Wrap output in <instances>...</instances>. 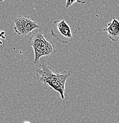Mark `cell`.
Returning <instances> with one entry per match:
<instances>
[{
  "instance_id": "obj_2",
  "label": "cell",
  "mask_w": 119,
  "mask_h": 123,
  "mask_svg": "<svg viewBox=\"0 0 119 123\" xmlns=\"http://www.w3.org/2000/svg\"><path fill=\"white\" fill-rule=\"evenodd\" d=\"M30 46L34 50V63H38L40 59L43 56H48L56 53V50L52 42L48 41L40 30H37L30 39Z\"/></svg>"
},
{
  "instance_id": "obj_7",
  "label": "cell",
  "mask_w": 119,
  "mask_h": 123,
  "mask_svg": "<svg viewBox=\"0 0 119 123\" xmlns=\"http://www.w3.org/2000/svg\"><path fill=\"white\" fill-rule=\"evenodd\" d=\"M23 123H31V122H30L29 121H25Z\"/></svg>"
},
{
  "instance_id": "obj_6",
  "label": "cell",
  "mask_w": 119,
  "mask_h": 123,
  "mask_svg": "<svg viewBox=\"0 0 119 123\" xmlns=\"http://www.w3.org/2000/svg\"><path fill=\"white\" fill-rule=\"evenodd\" d=\"M75 2H78V3H81V4H84L85 3V1H71V0H69V1H66V6H65V7L66 8H69L71 7L72 5L74 3H75Z\"/></svg>"
},
{
  "instance_id": "obj_4",
  "label": "cell",
  "mask_w": 119,
  "mask_h": 123,
  "mask_svg": "<svg viewBox=\"0 0 119 123\" xmlns=\"http://www.w3.org/2000/svg\"><path fill=\"white\" fill-rule=\"evenodd\" d=\"M14 30L19 35L25 36L33 30L36 29H41L38 23L32 20L27 16H19L14 20Z\"/></svg>"
},
{
  "instance_id": "obj_1",
  "label": "cell",
  "mask_w": 119,
  "mask_h": 123,
  "mask_svg": "<svg viewBox=\"0 0 119 123\" xmlns=\"http://www.w3.org/2000/svg\"><path fill=\"white\" fill-rule=\"evenodd\" d=\"M35 72L40 82L48 85L50 89L59 93L62 99H65V84L71 75L69 71L54 73L50 66L43 63L40 65V68L37 69Z\"/></svg>"
},
{
  "instance_id": "obj_3",
  "label": "cell",
  "mask_w": 119,
  "mask_h": 123,
  "mask_svg": "<svg viewBox=\"0 0 119 123\" xmlns=\"http://www.w3.org/2000/svg\"><path fill=\"white\" fill-rule=\"evenodd\" d=\"M52 36L62 44H68L72 39L71 29L65 20H56L51 26Z\"/></svg>"
},
{
  "instance_id": "obj_5",
  "label": "cell",
  "mask_w": 119,
  "mask_h": 123,
  "mask_svg": "<svg viewBox=\"0 0 119 123\" xmlns=\"http://www.w3.org/2000/svg\"><path fill=\"white\" fill-rule=\"evenodd\" d=\"M102 30L107 33L112 42L119 41V21L115 17L113 18L112 21L108 24V26Z\"/></svg>"
}]
</instances>
